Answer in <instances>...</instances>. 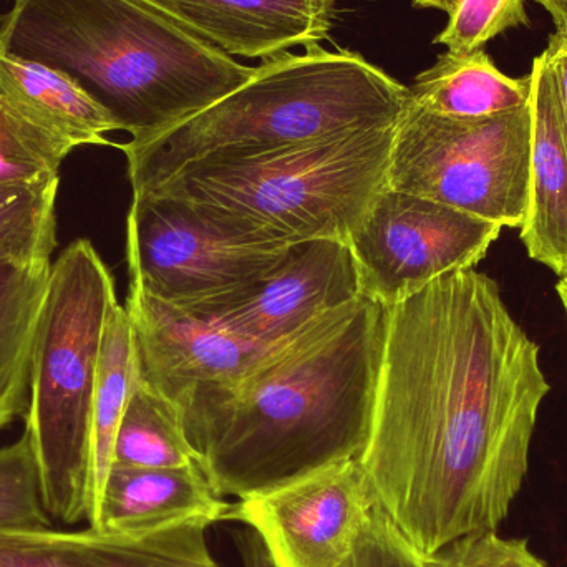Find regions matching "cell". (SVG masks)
<instances>
[{"instance_id": "4dcf8cb0", "label": "cell", "mask_w": 567, "mask_h": 567, "mask_svg": "<svg viewBox=\"0 0 567 567\" xmlns=\"http://www.w3.org/2000/svg\"><path fill=\"white\" fill-rule=\"evenodd\" d=\"M460 0H413L415 7H422V9H439L443 12L452 13L453 10L458 6Z\"/></svg>"}, {"instance_id": "2e32d148", "label": "cell", "mask_w": 567, "mask_h": 567, "mask_svg": "<svg viewBox=\"0 0 567 567\" xmlns=\"http://www.w3.org/2000/svg\"><path fill=\"white\" fill-rule=\"evenodd\" d=\"M229 508L199 463L178 468L113 465L89 528L112 535H152L192 523L226 522Z\"/></svg>"}, {"instance_id": "603a6c76", "label": "cell", "mask_w": 567, "mask_h": 567, "mask_svg": "<svg viewBox=\"0 0 567 567\" xmlns=\"http://www.w3.org/2000/svg\"><path fill=\"white\" fill-rule=\"evenodd\" d=\"M72 150L0 99V188L60 182V166Z\"/></svg>"}, {"instance_id": "cb8c5ba5", "label": "cell", "mask_w": 567, "mask_h": 567, "mask_svg": "<svg viewBox=\"0 0 567 567\" xmlns=\"http://www.w3.org/2000/svg\"><path fill=\"white\" fill-rule=\"evenodd\" d=\"M52 526L40 492L39 466L30 436L23 433L0 449V532Z\"/></svg>"}, {"instance_id": "6da1fadb", "label": "cell", "mask_w": 567, "mask_h": 567, "mask_svg": "<svg viewBox=\"0 0 567 567\" xmlns=\"http://www.w3.org/2000/svg\"><path fill=\"white\" fill-rule=\"evenodd\" d=\"M551 392L542 349L476 268L386 306L362 466L377 505L423 555L505 522Z\"/></svg>"}, {"instance_id": "f546056e", "label": "cell", "mask_w": 567, "mask_h": 567, "mask_svg": "<svg viewBox=\"0 0 567 567\" xmlns=\"http://www.w3.org/2000/svg\"><path fill=\"white\" fill-rule=\"evenodd\" d=\"M545 7L556 25V32L567 33V0H535Z\"/></svg>"}, {"instance_id": "484cf974", "label": "cell", "mask_w": 567, "mask_h": 567, "mask_svg": "<svg viewBox=\"0 0 567 567\" xmlns=\"http://www.w3.org/2000/svg\"><path fill=\"white\" fill-rule=\"evenodd\" d=\"M340 567H439L435 556L420 553L390 516L373 508L355 548Z\"/></svg>"}, {"instance_id": "ac0fdd59", "label": "cell", "mask_w": 567, "mask_h": 567, "mask_svg": "<svg viewBox=\"0 0 567 567\" xmlns=\"http://www.w3.org/2000/svg\"><path fill=\"white\" fill-rule=\"evenodd\" d=\"M413 103L435 115L486 118L526 106L532 100V75L513 79L503 73L485 50L446 52L409 86Z\"/></svg>"}, {"instance_id": "e0dca14e", "label": "cell", "mask_w": 567, "mask_h": 567, "mask_svg": "<svg viewBox=\"0 0 567 567\" xmlns=\"http://www.w3.org/2000/svg\"><path fill=\"white\" fill-rule=\"evenodd\" d=\"M0 99L70 145H113L112 113L66 73L0 49Z\"/></svg>"}, {"instance_id": "5b68a950", "label": "cell", "mask_w": 567, "mask_h": 567, "mask_svg": "<svg viewBox=\"0 0 567 567\" xmlns=\"http://www.w3.org/2000/svg\"><path fill=\"white\" fill-rule=\"evenodd\" d=\"M395 125L349 130L251 158L195 163L146 193L185 203L245 245L349 241L386 186Z\"/></svg>"}, {"instance_id": "7c38bea8", "label": "cell", "mask_w": 567, "mask_h": 567, "mask_svg": "<svg viewBox=\"0 0 567 567\" xmlns=\"http://www.w3.org/2000/svg\"><path fill=\"white\" fill-rule=\"evenodd\" d=\"M362 293V276L349 241L310 239L289 246L281 262L245 299L208 317L271 347Z\"/></svg>"}, {"instance_id": "f1b7e54d", "label": "cell", "mask_w": 567, "mask_h": 567, "mask_svg": "<svg viewBox=\"0 0 567 567\" xmlns=\"http://www.w3.org/2000/svg\"><path fill=\"white\" fill-rule=\"evenodd\" d=\"M545 53L555 70L567 115V33H553Z\"/></svg>"}, {"instance_id": "ba28073f", "label": "cell", "mask_w": 567, "mask_h": 567, "mask_svg": "<svg viewBox=\"0 0 567 567\" xmlns=\"http://www.w3.org/2000/svg\"><path fill=\"white\" fill-rule=\"evenodd\" d=\"M287 249L236 241L185 203L156 193L133 195L126 219L130 287L202 316L245 299Z\"/></svg>"}, {"instance_id": "1f68e13d", "label": "cell", "mask_w": 567, "mask_h": 567, "mask_svg": "<svg viewBox=\"0 0 567 567\" xmlns=\"http://www.w3.org/2000/svg\"><path fill=\"white\" fill-rule=\"evenodd\" d=\"M556 292H558L559 300H561L563 307H565L567 317V278L559 279V282L556 284Z\"/></svg>"}, {"instance_id": "52a82bcc", "label": "cell", "mask_w": 567, "mask_h": 567, "mask_svg": "<svg viewBox=\"0 0 567 567\" xmlns=\"http://www.w3.org/2000/svg\"><path fill=\"white\" fill-rule=\"evenodd\" d=\"M532 105L486 118L435 115L406 102L386 186L519 229L528 205Z\"/></svg>"}, {"instance_id": "277c9868", "label": "cell", "mask_w": 567, "mask_h": 567, "mask_svg": "<svg viewBox=\"0 0 567 567\" xmlns=\"http://www.w3.org/2000/svg\"><path fill=\"white\" fill-rule=\"evenodd\" d=\"M409 86L350 50L309 47L262 59L248 82L208 109L145 140L118 145L133 195L179 169L212 159H241L349 130L399 122Z\"/></svg>"}, {"instance_id": "30bf717a", "label": "cell", "mask_w": 567, "mask_h": 567, "mask_svg": "<svg viewBox=\"0 0 567 567\" xmlns=\"http://www.w3.org/2000/svg\"><path fill=\"white\" fill-rule=\"evenodd\" d=\"M125 309L140 380L182 410L188 439L269 349L213 317L169 306L135 287H130Z\"/></svg>"}, {"instance_id": "44dd1931", "label": "cell", "mask_w": 567, "mask_h": 567, "mask_svg": "<svg viewBox=\"0 0 567 567\" xmlns=\"http://www.w3.org/2000/svg\"><path fill=\"white\" fill-rule=\"evenodd\" d=\"M198 463L182 410L138 380L116 433L113 465L178 468Z\"/></svg>"}, {"instance_id": "7a4b0ae2", "label": "cell", "mask_w": 567, "mask_h": 567, "mask_svg": "<svg viewBox=\"0 0 567 567\" xmlns=\"http://www.w3.org/2000/svg\"><path fill=\"white\" fill-rule=\"evenodd\" d=\"M386 303L370 293L269 347L225 405L189 436L219 496L248 498L365 449Z\"/></svg>"}, {"instance_id": "5bb4252c", "label": "cell", "mask_w": 567, "mask_h": 567, "mask_svg": "<svg viewBox=\"0 0 567 567\" xmlns=\"http://www.w3.org/2000/svg\"><path fill=\"white\" fill-rule=\"evenodd\" d=\"M208 529L205 523L142 536L9 529L0 532V567H221L209 549Z\"/></svg>"}, {"instance_id": "83f0119b", "label": "cell", "mask_w": 567, "mask_h": 567, "mask_svg": "<svg viewBox=\"0 0 567 567\" xmlns=\"http://www.w3.org/2000/svg\"><path fill=\"white\" fill-rule=\"evenodd\" d=\"M235 539L239 556H241L243 567H276L261 539L252 529L238 533Z\"/></svg>"}, {"instance_id": "d6986e66", "label": "cell", "mask_w": 567, "mask_h": 567, "mask_svg": "<svg viewBox=\"0 0 567 567\" xmlns=\"http://www.w3.org/2000/svg\"><path fill=\"white\" fill-rule=\"evenodd\" d=\"M52 262L0 265V432L27 415L37 327Z\"/></svg>"}, {"instance_id": "ffe728a7", "label": "cell", "mask_w": 567, "mask_h": 567, "mask_svg": "<svg viewBox=\"0 0 567 567\" xmlns=\"http://www.w3.org/2000/svg\"><path fill=\"white\" fill-rule=\"evenodd\" d=\"M140 380L132 322L125 307L116 303L103 336L99 379L92 415V483L86 522L99 508L103 486L113 466L116 433L130 395Z\"/></svg>"}, {"instance_id": "8fae6325", "label": "cell", "mask_w": 567, "mask_h": 567, "mask_svg": "<svg viewBox=\"0 0 567 567\" xmlns=\"http://www.w3.org/2000/svg\"><path fill=\"white\" fill-rule=\"evenodd\" d=\"M375 506L362 466L349 460L238 499L226 522L252 529L276 567H340Z\"/></svg>"}, {"instance_id": "4316f807", "label": "cell", "mask_w": 567, "mask_h": 567, "mask_svg": "<svg viewBox=\"0 0 567 567\" xmlns=\"http://www.w3.org/2000/svg\"><path fill=\"white\" fill-rule=\"evenodd\" d=\"M439 567H548L523 539H503L495 529L472 533L435 553Z\"/></svg>"}, {"instance_id": "d4e9b609", "label": "cell", "mask_w": 567, "mask_h": 567, "mask_svg": "<svg viewBox=\"0 0 567 567\" xmlns=\"http://www.w3.org/2000/svg\"><path fill=\"white\" fill-rule=\"evenodd\" d=\"M529 25L525 0H460L433 43L445 45L449 52L470 53L508 30Z\"/></svg>"}, {"instance_id": "8992f818", "label": "cell", "mask_w": 567, "mask_h": 567, "mask_svg": "<svg viewBox=\"0 0 567 567\" xmlns=\"http://www.w3.org/2000/svg\"><path fill=\"white\" fill-rule=\"evenodd\" d=\"M116 303L115 281L92 243L73 241L52 262L33 347L25 433L43 508L63 525L89 516L93 400Z\"/></svg>"}, {"instance_id": "4fadbf2b", "label": "cell", "mask_w": 567, "mask_h": 567, "mask_svg": "<svg viewBox=\"0 0 567 567\" xmlns=\"http://www.w3.org/2000/svg\"><path fill=\"white\" fill-rule=\"evenodd\" d=\"M231 56L268 59L329 37L339 0H136Z\"/></svg>"}, {"instance_id": "9c48e42d", "label": "cell", "mask_w": 567, "mask_h": 567, "mask_svg": "<svg viewBox=\"0 0 567 567\" xmlns=\"http://www.w3.org/2000/svg\"><path fill=\"white\" fill-rule=\"evenodd\" d=\"M503 226L399 189H380L349 238L363 292L389 303L433 279L476 268Z\"/></svg>"}, {"instance_id": "3957f363", "label": "cell", "mask_w": 567, "mask_h": 567, "mask_svg": "<svg viewBox=\"0 0 567 567\" xmlns=\"http://www.w3.org/2000/svg\"><path fill=\"white\" fill-rule=\"evenodd\" d=\"M0 49L66 73L135 143L208 109L256 70L136 0H13Z\"/></svg>"}, {"instance_id": "7402d4cb", "label": "cell", "mask_w": 567, "mask_h": 567, "mask_svg": "<svg viewBox=\"0 0 567 567\" xmlns=\"http://www.w3.org/2000/svg\"><path fill=\"white\" fill-rule=\"evenodd\" d=\"M59 183L0 188V265L52 262Z\"/></svg>"}, {"instance_id": "9a60e30c", "label": "cell", "mask_w": 567, "mask_h": 567, "mask_svg": "<svg viewBox=\"0 0 567 567\" xmlns=\"http://www.w3.org/2000/svg\"><path fill=\"white\" fill-rule=\"evenodd\" d=\"M533 145L528 205L519 238L529 259L567 278V115L546 53L532 73Z\"/></svg>"}]
</instances>
